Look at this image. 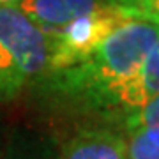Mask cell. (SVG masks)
<instances>
[{"label": "cell", "instance_id": "1", "mask_svg": "<svg viewBox=\"0 0 159 159\" xmlns=\"http://www.w3.org/2000/svg\"><path fill=\"white\" fill-rule=\"evenodd\" d=\"M157 39L159 25L129 20L83 62L53 73L51 83L66 96L110 111L115 92L140 73Z\"/></svg>", "mask_w": 159, "mask_h": 159}, {"label": "cell", "instance_id": "2", "mask_svg": "<svg viewBox=\"0 0 159 159\" xmlns=\"http://www.w3.org/2000/svg\"><path fill=\"white\" fill-rule=\"evenodd\" d=\"M51 39L16 6H0V101L50 73Z\"/></svg>", "mask_w": 159, "mask_h": 159}, {"label": "cell", "instance_id": "3", "mask_svg": "<svg viewBox=\"0 0 159 159\" xmlns=\"http://www.w3.org/2000/svg\"><path fill=\"white\" fill-rule=\"evenodd\" d=\"M127 21L129 18L124 16L113 4H108L69 23L55 39H51L48 74L60 73L83 62Z\"/></svg>", "mask_w": 159, "mask_h": 159}, {"label": "cell", "instance_id": "4", "mask_svg": "<svg viewBox=\"0 0 159 159\" xmlns=\"http://www.w3.org/2000/svg\"><path fill=\"white\" fill-rule=\"evenodd\" d=\"M108 4L111 0H21L16 7L50 39H55L69 23Z\"/></svg>", "mask_w": 159, "mask_h": 159}, {"label": "cell", "instance_id": "5", "mask_svg": "<svg viewBox=\"0 0 159 159\" xmlns=\"http://www.w3.org/2000/svg\"><path fill=\"white\" fill-rule=\"evenodd\" d=\"M60 159H127L125 136L106 127L81 129L64 143Z\"/></svg>", "mask_w": 159, "mask_h": 159}, {"label": "cell", "instance_id": "6", "mask_svg": "<svg viewBox=\"0 0 159 159\" xmlns=\"http://www.w3.org/2000/svg\"><path fill=\"white\" fill-rule=\"evenodd\" d=\"M156 96H159V39L147 53L140 73L115 92L110 110L122 111L125 117Z\"/></svg>", "mask_w": 159, "mask_h": 159}, {"label": "cell", "instance_id": "7", "mask_svg": "<svg viewBox=\"0 0 159 159\" xmlns=\"http://www.w3.org/2000/svg\"><path fill=\"white\" fill-rule=\"evenodd\" d=\"M125 145L127 159H159V125L129 131Z\"/></svg>", "mask_w": 159, "mask_h": 159}, {"label": "cell", "instance_id": "8", "mask_svg": "<svg viewBox=\"0 0 159 159\" xmlns=\"http://www.w3.org/2000/svg\"><path fill=\"white\" fill-rule=\"evenodd\" d=\"M111 4L129 20L159 25V0H111Z\"/></svg>", "mask_w": 159, "mask_h": 159}, {"label": "cell", "instance_id": "9", "mask_svg": "<svg viewBox=\"0 0 159 159\" xmlns=\"http://www.w3.org/2000/svg\"><path fill=\"white\" fill-rule=\"evenodd\" d=\"M150 125H159V96L148 99L143 106L124 117L125 133L142 127H150Z\"/></svg>", "mask_w": 159, "mask_h": 159}, {"label": "cell", "instance_id": "10", "mask_svg": "<svg viewBox=\"0 0 159 159\" xmlns=\"http://www.w3.org/2000/svg\"><path fill=\"white\" fill-rule=\"evenodd\" d=\"M21 0H0V6H16Z\"/></svg>", "mask_w": 159, "mask_h": 159}]
</instances>
